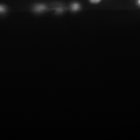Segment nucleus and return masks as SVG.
<instances>
[{
  "mask_svg": "<svg viewBox=\"0 0 140 140\" xmlns=\"http://www.w3.org/2000/svg\"><path fill=\"white\" fill-rule=\"evenodd\" d=\"M90 2L92 3H98L101 1V0H89Z\"/></svg>",
  "mask_w": 140,
  "mask_h": 140,
  "instance_id": "1",
  "label": "nucleus"
},
{
  "mask_svg": "<svg viewBox=\"0 0 140 140\" xmlns=\"http://www.w3.org/2000/svg\"><path fill=\"white\" fill-rule=\"evenodd\" d=\"M139 4H140V0H139Z\"/></svg>",
  "mask_w": 140,
  "mask_h": 140,
  "instance_id": "2",
  "label": "nucleus"
}]
</instances>
